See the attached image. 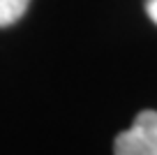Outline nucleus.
Masks as SVG:
<instances>
[{
  "label": "nucleus",
  "mask_w": 157,
  "mask_h": 155,
  "mask_svg": "<svg viewBox=\"0 0 157 155\" xmlns=\"http://www.w3.org/2000/svg\"><path fill=\"white\" fill-rule=\"evenodd\" d=\"M116 155H157V111H141L132 127L116 137Z\"/></svg>",
  "instance_id": "1"
},
{
  "label": "nucleus",
  "mask_w": 157,
  "mask_h": 155,
  "mask_svg": "<svg viewBox=\"0 0 157 155\" xmlns=\"http://www.w3.org/2000/svg\"><path fill=\"white\" fill-rule=\"evenodd\" d=\"M28 5L30 0H0V28L16 23L28 10Z\"/></svg>",
  "instance_id": "2"
},
{
  "label": "nucleus",
  "mask_w": 157,
  "mask_h": 155,
  "mask_svg": "<svg viewBox=\"0 0 157 155\" xmlns=\"http://www.w3.org/2000/svg\"><path fill=\"white\" fill-rule=\"evenodd\" d=\"M146 7H148V16H150V19L157 23V0H148Z\"/></svg>",
  "instance_id": "3"
}]
</instances>
